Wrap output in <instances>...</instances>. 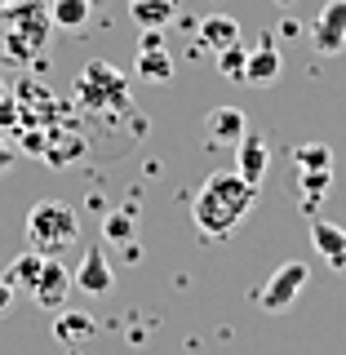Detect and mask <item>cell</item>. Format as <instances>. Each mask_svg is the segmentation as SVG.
Returning <instances> with one entry per match:
<instances>
[{
    "label": "cell",
    "mask_w": 346,
    "mask_h": 355,
    "mask_svg": "<svg viewBox=\"0 0 346 355\" xmlns=\"http://www.w3.org/2000/svg\"><path fill=\"white\" fill-rule=\"evenodd\" d=\"M98 324H94V315H85V311H53V338L58 342H85V338H94Z\"/></svg>",
    "instance_id": "e0dca14e"
},
{
    "label": "cell",
    "mask_w": 346,
    "mask_h": 355,
    "mask_svg": "<svg viewBox=\"0 0 346 355\" xmlns=\"http://www.w3.org/2000/svg\"><path fill=\"white\" fill-rule=\"evenodd\" d=\"M160 44H164L160 31H147V36H142V49H160Z\"/></svg>",
    "instance_id": "cb8c5ba5"
},
{
    "label": "cell",
    "mask_w": 346,
    "mask_h": 355,
    "mask_svg": "<svg viewBox=\"0 0 346 355\" xmlns=\"http://www.w3.org/2000/svg\"><path fill=\"white\" fill-rule=\"evenodd\" d=\"M103 240H107V244H129V240H138V209L125 205V209H116V214H107V218H103Z\"/></svg>",
    "instance_id": "ac0fdd59"
},
{
    "label": "cell",
    "mask_w": 346,
    "mask_h": 355,
    "mask_svg": "<svg viewBox=\"0 0 346 355\" xmlns=\"http://www.w3.org/2000/svg\"><path fill=\"white\" fill-rule=\"evenodd\" d=\"M49 9L40 0H18V5L5 9V58L14 62H31V53L44 49V36H49Z\"/></svg>",
    "instance_id": "3957f363"
},
{
    "label": "cell",
    "mask_w": 346,
    "mask_h": 355,
    "mask_svg": "<svg viewBox=\"0 0 346 355\" xmlns=\"http://www.w3.org/2000/svg\"><path fill=\"white\" fill-rule=\"evenodd\" d=\"M306 280H311L306 262H284V266H275L271 280L258 288V306H262V311H288V306L297 302V293H302Z\"/></svg>",
    "instance_id": "5b68a950"
},
{
    "label": "cell",
    "mask_w": 346,
    "mask_h": 355,
    "mask_svg": "<svg viewBox=\"0 0 346 355\" xmlns=\"http://www.w3.org/2000/svg\"><path fill=\"white\" fill-rule=\"evenodd\" d=\"M258 205V187L244 182V178L231 173H209L205 187L191 200V222L205 240H227L231 231L249 218V209Z\"/></svg>",
    "instance_id": "6da1fadb"
},
{
    "label": "cell",
    "mask_w": 346,
    "mask_h": 355,
    "mask_svg": "<svg viewBox=\"0 0 346 355\" xmlns=\"http://www.w3.org/2000/svg\"><path fill=\"white\" fill-rule=\"evenodd\" d=\"M76 98L85 111H125L129 107V80L111 62H89L76 80Z\"/></svg>",
    "instance_id": "277c9868"
},
{
    "label": "cell",
    "mask_w": 346,
    "mask_h": 355,
    "mask_svg": "<svg viewBox=\"0 0 346 355\" xmlns=\"http://www.w3.org/2000/svg\"><path fill=\"white\" fill-rule=\"evenodd\" d=\"M249 133V120H244L240 107H214L205 120V138L214 142V147H236V142Z\"/></svg>",
    "instance_id": "30bf717a"
},
{
    "label": "cell",
    "mask_w": 346,
    "mask_h": 355,
    "mask_svg": "<svg viewBox=\"0 0 346 355\" xmlns=\"http://www.w3.org/2000/svg\"><path fill=\"white\" fill-rule=\"evenodd\" d=\"M40 266H44V258H40L36 249H22L18 258L9 262L5 271H0V280L14 288V293H31V288H36V280H40Z\"/></svg>",
    "instance_id": "4fadbf2b"
},
{
    "label": "cell",
    "mask_w": 346,
    "mask_h": 355,
    "mask_svg": "<svg viewBox=\"0 0 346 355\" xmlns=\"http://www.w3.org/2000/svg\"><path fill=\"white\" fill-rule=\"evenodd\" d=\"M89 14H94V0H53L49 5V18L67 31H80L89 22Z\"/></svg>",
    "instance_id": "d6986e66"
},
{
    "label": "cell",
    "mask_w": 346,
    "mask_h": 355,
    "mask_svg": "<svg viewBox=\"0 0 346 355\" xmlns=\"http://www.w3.org/2000/svg\"><path fill=\"white\" fill-rule=\"evenodd\" d=\"M200 44H205V49H214V53L231 49V44H240V22L227 18V14L205 18V22H200Z\"/></svg>",
    "instance_id": "9a60e30c"
},
{
    "label": "cell",
    "mask_w": 346,
    "mask_h": 355,
    "mask_svg": "<svg viewBox=\"0 0 346 355\" xmlns=\"http://www.w3.org/2000/svg\"><path fill=\"white\" fill-rule=\"evenodd\" d=\"M0 98H5V80H0Z\"/></svg>",
    "instance_id": "d4e9b609"
},
{
    "label": "cell",
    "mask_w": 346,
    "mask_h": 355,
    "mask_svg": "<svg viewBox=\"0 0 346 355\" xmlns=\"http://www.w3.org/2000/svg\"><path fill=\"white\" fill-rule=\"evenodd\" d=\"M129 14L142 31H164V22L178 14V0H129Z\"/></svg>",
    "instance_id": "2e32d148"
},
{
    "label": "cell",
    "mask_w": 346,
    "mask_h": 355,
    "mask_svg": "<svg viewBox=\"0 0 346 355\" xmlns=\"http://www.w3.org/2000/svg\"><path fill=\"white\" fill-rule=\"evenodd\" d=\"M14 160H18V151H14V142L5 138V129H0V173L14 169Z\"/></svg>",
    "instance_id": "7402d4cb"
},
{
    "label": "cell",
    "mask_w": 346,
    "mask_h": 355,
    "mask_svg": "<svg viewBox=\"0 0 346 355\" xmlns=\"http://www.w3.org/2000/svg\"><path fill=\"white\" fill-rule=\"evenodd\" d=\"M284 71V58L275 49V40L266 36L258 49H249V62H244V85H275Z\"/></svg>",
    "instance_id": "7c38bea8"
},
{
    "label": "cell",
    "mask_w": 346,
    "mask_h": 355,
    "mask_svg": "<svg viewBox=\"0 0 346 355\" xmlns=\"http://www.w3.org/2000/svg\"><path fill=\"white\" fill-rule=\"evenodd\" d=\"M244 62H249V49H244V44H231V49L218 53V71L227 76V80H244Z\"/></svg>",
    "instance_id": "44dd1931"
},
{
    "label": "cell",
    "mask_w": 346,
    "mask_h": 355,
    "mask_svg": "<svg viewBox=\"0 0 346 355\" xmlns=\"http://www.w3.org/2000/svg\"><path fill=\"white\" fill-rule=\"evenodd\" d=\"M9 306H14V288H9L5 280H0V315H5Z\"/></svg>",
    "instance_id": "603a6c76"
},
{
    "label": "cell",
    "mask_w": 346,
    "mask_h": 355,
    "mask_svg": "<svg viewBox=\"0 0 346 355\" xmlns=\"http://www.w3.org/2000/svg\"><path fill=\"white\" fill-rule=\"evenodd\" d=\"M27 244L40 258H58V253L80 244V218L67 200H40L27 214Z\"/></svg>",
    "instance_id": "7a4b0ae2"
},
{
    "label": "cell",
    "mask_w": 346,
    "mask_h": 355,
    "mask_svg": "<svg viewBox=\"0 0 346 355\" xmlns=\"http://www.w3.org/2000/svg\"><path fill=\"white\" fill-rule=\"evenodd\" d=\"M311 244H315V253L333 266V271H346V231L338 222L311 218Z\"/></svg>",
    "instance_id": "8fae6325"
},
{
    "label": "cell",
    "mask_w": 346,
    "mask_h": 355,
    "mask_svg": "<svg viewBox=\"0 0 346 355\" xmlns=\"http://www.w3.org/2000/svg\"><path fill=\"white\" fill-rule=\"evenodd\" d=\"M266 164H271V151H266V138L262 133H244V138L236 142V173L244 178V182H253V187H262V178H266Z\"/></svg>",
    "instance_id": "9c48e42d"
},
{
    "label": "cell",
    "mask_w": 346,
    "mask_h": 355,
    "mask_svg": "<svg viewBox=\"0 0 346 355\" xmlns=\"http://www.w3.org/2000/svg\"><path fill=\"white\" fill-rule=\"evenodd\" d=\"M71 284L80 288V293H89V297H103V293H111V288H116V271H111L103 244L85 249V258H80V266H76Z\"/></svg>",
    "instance_id": "52a82bcc"
},
{
    "label": "cell",
    "mask_w": 346,
    "mask_h": 355,
    "mask_svg": "<svg viewBox=\"0 0 346 355\" xmlns=\"http://www.w3.org/2000/svg\"><path fill=\"white\" fill-rule=\"evenodd\" d=\"M133 71H138V80L147 85H169L173 80V53L164 49H138V62H133Z\"/></svg>",
    "instance_id": "5bb4252c"
},
{
    "label": "cell",
    "mask_w": 346,
    "mask_h": 355,
    "mask_svg": "<svg viewBox=\"0 0 346 355\" xmlns=\"http://www.w3.org/2000/svg\"><path fill=\"white\" fill-rule=\"evenodd\" d=\"M71 275H67V262H58V258H44V266H40V280H36V288H31V302H36L40 311H62L67 306V293H71Z\"/></svg>",
    "instance_id": "8992f818"
},
{
    "label": "cell",
    "mask_w": 346,
    "mask_h": 355,
    "mask_svg": "<svg viewBox=\"0 0 346 355\" xmlns=\"http://www.w3.org/2000/svg\"><path fill=\"white\" fill-rule=\"evenodd\" d=\"M9 5H18V0H9Z\"/></svg>",
    "instance_id": "484cf974"
},
{
    "label": "cell",
    "mask_w": 346,
    "mask_h": 355,
    "mask_svg": "<svg viewBox=\"0 0 346 355\" xmlns=\"http://www.w3.org/2000/svg\"><path fill=\"white\" fill-rule=\"evenodd\" d=\"M311 44L320 53H338L346 49V0H329L311 22Z\"/></svg>",
    "instance_id": "ba28073f"
},
{
    "label": "cell",
    "mask_w": 346,
    "mask_h": 355,
    "mask_svg": "<svg viewBox=\"0 0 346 355\" xmlns=\"http://www.w3.org/2000/svg\"><path fill=\"white\" fill-rule=\"evenodd\" d=\"M293 164H297V173H325L333 169V151L325 142H306V147L293 151Z\"/></svg>",
    "instance_id": "ffe728a7"
}]
</instances>
